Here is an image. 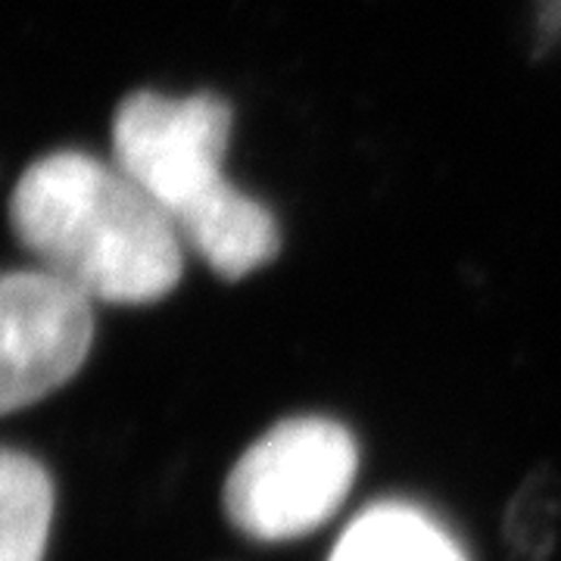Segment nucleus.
Wrapping results in <instances>:
<instances>
[{
    "mask_svg": "<svg viewBox=\"0 0 561 561\" xmlns=\"http://www.w3.org/2000/svg\"><path fill=\"white\" fill-rule=\"evenodd\" d=\"M356 468L359 449L341 421L287 419L268 427L231 468L225 512L253 540H297L341 508Z\"/></svg>",
    "mask_w": 561,
    "mask_h": 561,
    "instance_id": "3",
    "label": "nucleus"
},
{
    "mask_svg": "<svg viewBox=\"0 0 561 561\" xmlns=\"http://www.w3.org/2000/svg\"><path fill=\"white\" fill-rule=\"evenodd\" d=\"M331 561H465L456 540L415 505L383 502L362 512Z\"/></svg>",
    "mask_w": 561,
    "mask_h": 561,
    "instance_id": "5",
    "label": "nucleus"
},
{
    "mask_svg": "<svg viewBox=\"0 0 561 561\" xmlns=\"http://www.w3.org/2000/svg\"><path fill=\"white\" fill-rule=\"evenodd\" d=\"M231 106L213 91H135L113 116V160L157 203L184 250L238 280L278 256V219L225 175Z\"/></svg>",
    "mask_w": 561,
    "mask_h": 561,
    "instance_id": "2",
    "label": "nucleus"
},
{
    "mask_svg": "<svg viewBox=\"0 0 561 561\" xmlns=\"http://www.w3.org/2000/svg\"><path fill=\"white\" fill-rule=\"evenodd\" d=\"M94 343V302L41 268L0 275V415L69 383Z\"/></svg>",
    "mask_w": 561,
    "mask_h": 561,
    "instance_id": "4",
    "label": "nucleus"
},
{
    "mask_svg": "<svg viewBox=\"0 0 561 561\" xmlns=\"http://www.w3.org/2000/svg\"><path fill=\"white\" fill-rule=\"evenodd\" d=\"M10 225L38 260L84 300L147 306L184 275V243L116 160L57 150L35 160L10 194Z\"/></svg>",
    "mask_w": 561,
    "mask_h": 561,
    "instance_id": "1",
    "label": "nucleus"
},
{
    "mask_svg": "<svg viewBox=\"0 0 561 561\" xmlns=\"http://www.w3.org/2000/svg\"><path fill=\"white\" fill-rule=\"evenodd\" d=\"M54 522V483L25 453L0 449V561H44Z\"/></svg>",
    "mask_w": 561,
    "mask_h": 561,
    "instance_id": "6",
    "label": "nucleus"
}]
</instances>
